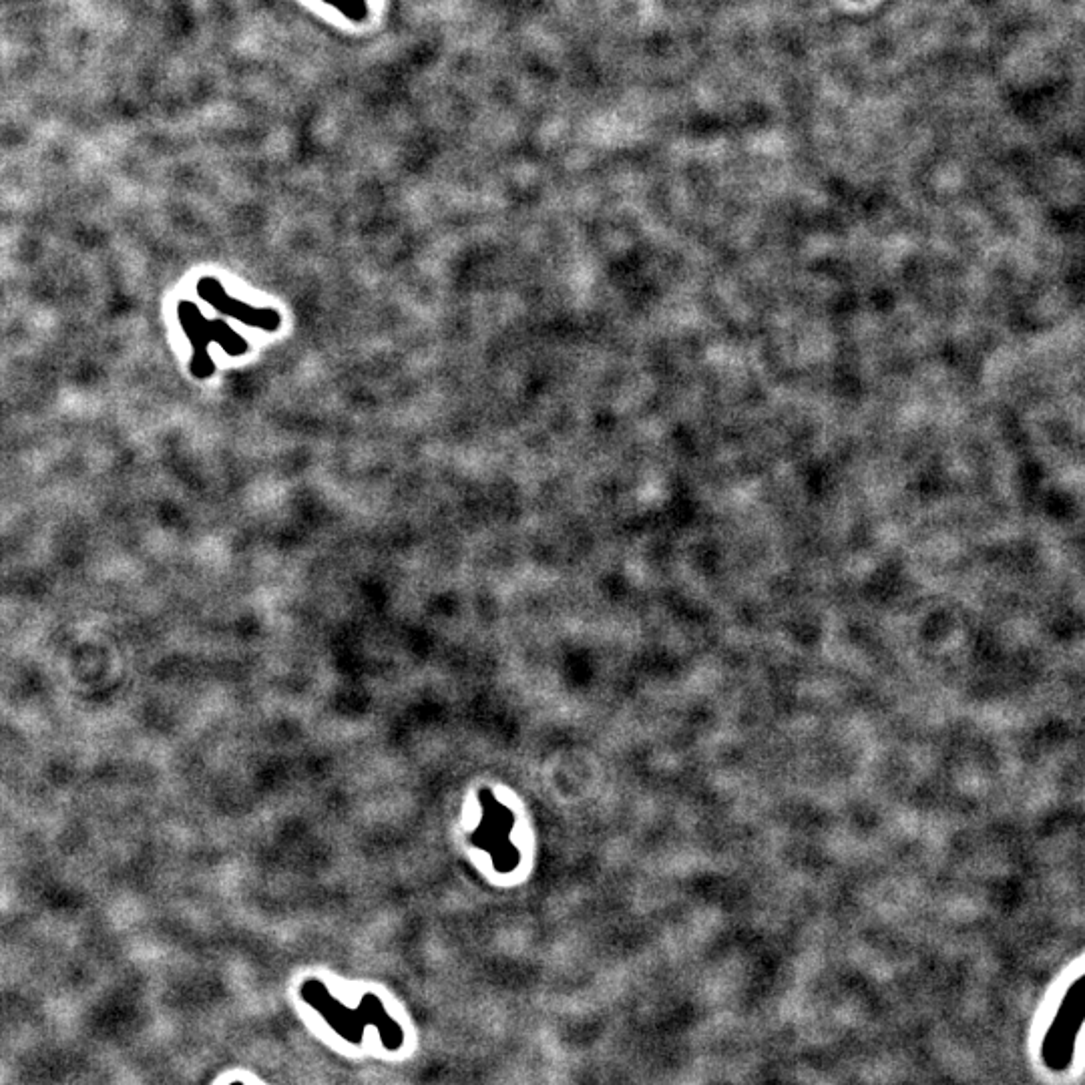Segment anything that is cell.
<instances>
[{"label":"cell","instance_id":"cell-5","mask_svg":"<svg viewBox=\"0 0 1085 1085\" xmlns=\"http://www.w3.org/2000/svg\"><path fill=\"white\" fill-rule=\"evenodd\" d=\"M326 3L350 19H362L366 15V0H326Z\"/></svg>","mask_w":1085,"mask_h":1085},{"label":"cell","instance_id":"cell-2","mask_svg":"<svg viewBox=\"0 0 1085 1085\" xmlns=\"http://www.w3.org/2000/svg\"><path fill=\"white\" fill-rule=\"evenodd\" d=\"M1083 997H1081V979H1077L1067 991L1059 1013L1043 1041V1061L1049 1069H1065L1071 1063L1075 1037L1083 1019Z\"/></svg>","mask_w":1085,"mask_h":1085},{"label":"cell","instance_id":"cell-6","mask_svg":"<svg viewBox=\"0 0 1085 1085\" xmlns=\"http://www.w3.org/2000/svg\"><path fill=\"white\" fill-rule=\"evenodd\" d=\"M236 1085H242V1083H236Z\"/></svg>","mask_w":1085,"mask_h":1085},{"label":"cell","instance_id":"cell-3","mask_svg":"<svg viewBox=\"0 0 1085 1085\" xmlns=\"http://www.w3.org/2000/svg\"><path fill=\"white\" fill-rule=\"evenodd\" d=\"M179 318L183 322V328L187 330L193 346H195V362H193V370L195 374L199 376H205L209 374V360L205 356V344L209 340H220L224 344L226 350L234 352V354H240L246 350V344L240 340L238 334H234L226 324H205V320L199 316V312L193 308V304H179Z\"/></svg>","mask_w":1085,"mask_h":1085},{"label":"cell","instance_id":"cell-4","mask_svg":"<svg viewBox=\"0 0 1085 1085\" xmlns=\"http://www.w3.org/2000/svg\"><path fill=\"white\" fill-rule=\"evenodd\" d=\"M199 294L207 302H211L215 308H220L222 312H228V314L240 318L246 324H254V326L268 328V330H274L278 326V316L274 312H270V310H254V308H250L246 304L234 302L232 298L226 296L224 288L217 284L215 280L199 282Z\"/></svg>","mask_w":1085,"mask_h":1085},{"label":"cell","instance_id":"cell-1","mask_svg":"<svg viewBox=\"0 0 1085 1085\" xmlns=\"http://www.w3.org/2000/svg\"><path fill=\"white\" fill-rule=\"evenodd\" d=\"M300 995L302 1001L310 1005L338 1037L352 1045H360L364 1041L366 1027H374L378 1031L380 1041L388 1051H398L404 1045V1029L388 1015L382 999L374 993H366L358 1007L350 1009L338 1001L320 979H308L300 987Z\"/></svg>","mask_w":1085,"mask_h":1085}]
</instances>
